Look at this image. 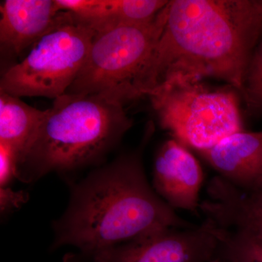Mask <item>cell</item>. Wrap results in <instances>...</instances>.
Returning <instances> with one entry per match:
<instances>
[{
  "instance_id": "8",
  "label": "cell",
  "mask_w": 262,
  "mask_h": 262,
  "mask_svg": "<svg viewBox=\"0 0 262 262\" xmlns=\"http://www.w3.org/2000/svg\"><path fill=\"white\" fill-rule=\"evenodd\" d=\"M218 238L207 220L192 228H169L98 253L95 262H212Z\"/></svg>"
},
{
  "instance_id": "17",
  "label": "cell",
  "mask_w": 262,
  "mask_h": 262,
  "mask_svg": "<svg viewBox=\"0 0 262 262\" xmlns=\"http://www.w3.org/2000/svg\"><path fill=\"white\" fill-rule=\"evenodd\" d=\"M245 194V193H244ZM253 206L256 207L259 211H262V190L253 194H245Z\"/></svg>"
},
{
  "instance_id": "5",
  "label": "cell",
  "mask_w": 262,
  "mask_h": 262,
  "mask_svg": "<svg viewBox=\"0 0 262 262\" xmlns=\"http://www.w3.org/2000/svg\"><path fill=\"white\" fill-rule=\"evenodd\" d=\"M95 34L73 13L62 11L27 56L3 74L0 91L19 98L63 96L83 67Z\"/></svg>"
},
{
  "instance_id": "6",
  "label": "cell",
  "mask_w": 262,
  "mask_h": 262,
  "mask_svg": "<svg viewBox=\"0 0 262 262\" xmlns=\"http://www.w3.org/2000/svg\"><path fill=\"white\" fill-rule=\"evenodd\" d=\"M148 97L161 127L183 145L198 151L244 130L238 99L231 90L187 82L160 88Z\"/></svg>"
},
{
  "instance_id": "14",
  "label": "cell",
  "mask_w": 262,
  "mask_h": 262,
  "mask_svg": "<svg viewBox=\"0 0 262 262\" xmlns=\"http://www.w3.org/2000/svg\"><path fill=\"white\" fill-rule=\"evenodd\" d=\"M246 110L252 116L262 115V37L255 48L245 75L242 91Z\"/></svg>"
},
{
  "instance_id": "2",
  "label": "cell",
  "mask_w": 262,
  "mask_h": 262,
  "mask_svg": "<svg viewBox=\"0 0 262 262\" xmlns=\"http://www.w3.org/2000/svg\"><path fill=\"white\" fill-rule=\"evenodd\" d=\"M154 133V123L148 122L136 149L74 187L67 211L53 225L56 247L70 245L94 258L146 234L195 227L177 215L147 182L143 153Z\"/></svg>"
},
{
  "instance_id": "1",
  "label": "cell",
  "mask_w": 262,
  "mask_h": 262,
  "mask_svg": "<svg viewBox=\"0 0 262 262\" xmlns=\"http://www.w3.org/2000/svg\"><path fill=\"white\" fill-rule=\"evenodd\" d=\"M262 37V0H173L159 39L136 79L139 97L206 77L242 91Z\"/></svg>"
},
{
  "instance_id": "16",
  "label": "cell",
  "mask_w": 262,
  "mask_h": 262,
  "mask_svg": "<svg viewBox=\"0 0 262 262\" xmlns=\"http://www.w3.org/2000/svg\"><path fill=\"white\" fill-rule=\"evenodd\" d=\"M20 193L13 192L9 188H1V208L2 210L10 208L11 206H16L17 204L22 201L23 198Z\"/></svg>"
},
{
  "instance_id": "13",
  "label": "cell",
  "mask_w": 262,
  "mask_h": 262,
  "mask_svg": "<svg viewBox=\"0 0 262 262\" xmlns=\"http://www.w3.org/2000/svg\"><path fill=\"white\" fill-rule=\"evenodd\" d=\"M46 111L0 91V144L10 148L18 160L35 135Z\"/></svg>"
},
{
  "instance_id": "9",
  "label": "cell",
  "mask_w": 262,
  "mask_h": 262,
  "mask_svg": "<svg viewBox=\"0 0 262 262\" xmlns=\"http://www.w3.org/2000/svg\"><path fill=\"white\" fill-rule=\"evenodd\" d=\"M203 181L201 165L185 146L174 139L164 143L155 157L153 183L167 204L198 213Z\"/></svg>"
},
{
  "instance_id": "10",
  "label": "cell",
  "mask_w": 262,
  "mask_h": 262,
  "mask_svg": "<svg viewBox=\"0 0 262 262\" xmlns=\"http://www.w3.org/2000/svg\"><path fill=\"white\" fill-rule=\"evenodd\" d=\"M200 154L220 177L250 194L262 190V131H241Z\"/></svg>"
},
{
  "instance_id": "4",
  "label": "cell",
  "mask_w": 262,
  "mask_h": 262,
  "mask_svg": "<svg viewBox=\"0 0 262 262\" xmlns=\"http://www.w3.org/2000/svg\"><path fill=\"white\" fill-rule=\"evenodd\" d=\"M165 7L149 23L96 33L87 59L66 94L97 95L123 106L139 98L134 84L161 34Z\"/></svg>"
},
{
  "instance_id": "15",
  "label": "cell",
  "mask_w": 262,
  "mask_h": 262,
  "mask_svg": "<svg viewBox=\"0 0 262 262\" xmlns=\"http://www.w3.org/2000/svg\"><path fill=\"white\" fill-rule=\"evenodd\" d=\"M16 155L8 146L0 144V184L6 187L12 179L17 177Z\"/></svg>"
},
{
  "instance_id": "7",
  "label": "cell",
  "mask_w": 262,
  "mask_h": 262,
  "mask_svg": "<svg viewBox=\"0 0 262 262\" xmlns=\"http://www.w3.org/2000/svg\"><path fill=\"white\" fill-rule=\"evenodd\" d=\"M207 191L211 200L200 208L218 238L212 262H262V211L222 177L212 179Z\"/></svg>"
},
{
  "instance_id": "11",
  "label": "cell",
  "mask_w": 262,
  "mask_h": 262,
  "mask_svg": "<svg viewBox=\"0 0 262 262\" xmlns=\"http://www.w3.org/2000/svg\"><path fill=\"white\" fill-rule=\"evenodd\" d=\"M62 10L56 0H5L0 5L2 54L12 57L30 49L53 27Z\"/></svg>"
},
{
  "instance_id": "12",
  "label": "cell",
  "mask_w": 262,
  "mask_h": 262,
  "mask_svg": "<svg viewBox=\"0 0 262 262\" xmlns=\"http://www.w3.org/2000/svg\"><path fill=\"white\" fill-rule=\"evenodd\" d=\"M95 32L122 25L152 21L168 4L165 0H56Z\"/></svg>"
},
{
  "instance_id": "3",
  "label": "cell",
  "mask_w": 262,
  "mask_h": 262,
  "mask_svg": "<svg viewBox=\"0 0 262 262\" xmlns=\"http://www.w3.org/2000/svg\"><path fill=\"white\" fill-rule=\"evenodd\" d=\"M46 110L17 163V178L25 182L97 163L133 125L123 105L97 95L65 94Z\"/></svg>"
}]
</instances>
